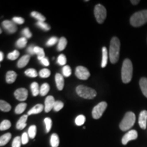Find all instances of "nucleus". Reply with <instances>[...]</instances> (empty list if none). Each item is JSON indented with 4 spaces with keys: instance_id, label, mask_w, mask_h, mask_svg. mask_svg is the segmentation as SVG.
I'll list each match as a JSON object with an SVG mask.
<instances>
[{
    "instance_id": "f257e3e1",
    "label": "nucleus",
    "mask_w": 147,
    "mask_h": 147,
    "mask_svg": "<svg viewBox=\"0 0 147 147\" xmlns=\"http://www.w3.org/2000/svg\"><path fill=\"white\" fill-rule=\"evenodd\" d=\"M121 44L119 39L117 37L112 38L110 44L109 58L112 63H116L119 61Z\"/></svg>"
},
{
    "instance_id": "f03ea898",
    "label": "nucleus",
    "mask_w": 147,
    "mask_h": 147,
    "mask_svg": "<svg viewBox=\"0 0 147 147\" xmlns=\"http://www.w3.org/2000/svg\"><path fill=\"white\" fill-rule=\"evenodd\" d=\"M133 75V65L131 60L126 59L123 63L121 69V78L124 83H129L131 80Z\"/></svg>"
},
{
    "instance_id": "7ed1b4c3",
    "label": "nucleus",
    "mask_w": 147,
    "mask_h": 147,
    "mask_svg": "<svg viewBox=\"0 0 147 147\" xmlns=\"http://www.w3.org/2000/svg\"><path fill=\"white\" fill-rule=\"evenodd\" d=\"M146 23H147V10L136 12L130 18V23L134 27H140Z\"/></svg>"
},
{
    "instance_id": "20e7f679",
    "label": "nucleus",
    "mask_w": 147,
    "mask_h": 147,
    "mask_svg": "<svg viewBox=\"0 0 147 147\" xmlns=\"http://www.w3.org/2000/svg\"><path fill=\"white\" fill-rule=\"evenodd\" d=\"M136 121V115L132 112H127L121 121L119 127L122 131H127L134 126Z\"/></svg>"
},
{
    "instance_id": "39448f33",
    "label": "nucleus",
    "mask_w": 147,
    "mask_h": 147,
    "mask_svg": "<svg viewBox=\"0 0 147 147\" xmlns=\"http://www.w3.org/2000/svg\"><path fill=\"white\" fill-rule=\"evenodd\" d=\"M76 91L80 97L89 100L93 99L97 95V92L95 90L84 85L78 86L76 89Z\"/></svg>"
},
{
    "instance_id": "423d86ee",
    "label": "nucleus",
    "mask_w": 147,
    "mask_h": 147,
    "mask_svg": "<svg viewBox=\"0 0 147 147\" xmlns=\"http://www.w3.org/2000/svg\"><path fill=\"white\" fill-rule=\"evenodd\" d=\"M94 15L97 21L99 23H104L106 18V16H107V12H106L105 7L101 4H97L95 5L94 8Z\"/></svg>"
},
{
    "instance_id": "0eeeda50",
    "label": "nucleus",
    "mask_w": 147,
    "mask_h": 147,
    "mask_svg": "<svg viewBox=\"0 0 147 147\" xmlns=\"http://www.w3.org/2000/svg\"><path fill=\"white\" fill-rule=\"evenodd\" d=\"M107 103L106 102H102L99 103L97 105H96L93 108L92 110V116L93 118L95 119H99L102 117L103 113H104L105 110L107 108Z\"/></svg>"
},
{
    "instance_id": "6e6552de",
    "label": "nucleus",
    "mask_w": 147,
    "mask_h": 147,
    "mask_svg": "<svg viewBox=\"0 0 147 147\" xmlns=\"http://www.w3.org/2000/svg\"><path fill=\"white\" fill-rule=\"evenodd\" d=\"M76 76L80 80H87L90 76V72L89 70L83 66H78L75 71Z\"/></svg>"
},
{
    "instance_id": "1a4fd4ad",
    "label": "nucleus",
    "mask_w": 147,
    "mask_h": 147,
    "mask_svg": "<svg viewBox=\"0 0 147 147\" xmlns=\"http://www.w3.org/2000/svg\"><path fill=\"white\" fill-rule=\"evenodd\" d=\"M138 138V132L136 130H130L127 133L125 134V136L122 138L123 144L126 145L131 140H134Z\"/></svg>"
},
{
    "instance_id": "9d476101",
    "label": "nucleus",
    "mask_w": 147,
    "mask_h": 147,
    "mask_svg": "<svg viewBox=\"0 0 147 147\" xmlns=\"http://www.w3.org/2000/svg\"><path fill=\"white\" fill-rule=\"evenodd\" d=\"M14 96L16 100L19 101H25L28 96V91L25 88H20L16 89L14 92Z\"/></svg>"
},
{
    "instance_id": "9b49d317",
    "label": "nucleus",
    "mask_w": 147,
    "mask_h": 147,
    "mask_svg": "<svg viewBox=\"0 0 147 147\" xmlns=\"http://www.w3.org/2000/svg\"><path fill=\"white\" fill-rule=\"evenodd\" d=\"M2 26L9 34H14L17 30V27L13 21H4L2 22Z\"/></svg>"
},
{
    "instance_id": "f8f14e48",
    "label": "nucleus",
    "mask_w": 147,
    "mask_h": 147,
    "mask_svg": "<svg viewBox=\"0 0 147 147\" xmlns=\"http://www.w3.org/2000/svg\"><path fill=\"white\" fill-rule=\"evenodd\" d=\"M56 101L55 100V98L52 95L48 96L45 100V110L46 113H49L51 110L54 108V105Z\"/></svg>"
},
{
    "instance_id": "ddd939ff",
    "label": "nucleus",
    "mask_w": 147,
    "mask_h": 147,
    "mask_svg": "<svg viewBox=\"0 0 147 147\" xmlns=\"http://www.w3.org/2000/svg\"><path fill=\"white\" fill-rule=\"evenodd\" d=\"M139 125L142 129H145L146 127L147 123V111L146 110H143L140 113L139 115L138 119Z\"/></svg>"
},
{
    "instance_id": "4468645a",
    "label": "nucleus",
    "mask_w": 147,
    "mask_h": 147,
    "mask_svg": "<svg viewBox=\"0 0 147 147\" xmlns=\"http://www.w3.org/2000/svg\"><path fill=\"white\" fill-rule=\"evenodd\" d=\"M55 82H56V85L57 89L59 91L63 90L64 87V79L63 76L60 74H56L55 75Z\"/></svg>"
},
{
    "instance_id": "2eb2a0df",
    "label": "nucleus",
    "mask_w": 147,
    "mask_h": 147,
    "mask_svg": "<svg viewBox=\"0 0 147 147\" xmlns=\"http://www.w3.org/2000/svg\"><path fill=\"white\" fill-rule=\"evenodd\" d=\"M29 60H30V55H25L22 57L17 63L18 68H23L25 66H26L29 63Z\"/></svg>"
},
{
    "instance_id": "dca6fc26",
    "label": "nucleus",
    "mask_w": 147,
    "mask_h": 147,
    "mask_svg": "<svg viewBox=\"0 0 147 147\" xmlns=\"http://www.w3.org/2000/svg\"><path fill=\"white\" fill-rule=\"evenodd\" d=\"M27 117H28V115H23L20 118L19 120L18 121L17 123H16V129H18L22 130L27 125Z\"/></svg>"
},
{
    "instance_id": "f3484780",
    "label": "nucleus",
    "mask_w": 147,
    "mask_h": 147,
    "mask_svg": "<svg viewBox=\"0 0 147 147\" xmlns=\"http://www.w3.org/2000/svg\"><path fill=\"white\" fill-rule=\"evenodd\" d=\"M17 74L14 71H8L6 74V82L8 84H12L15 82Z\"/></svg>"
},
{
    "instance_id": "a211bd4d",
    "label": "nucleus",
    "mask_w": 147,
    "mask_h": 147,
    "mask_svg": "<svg viewBox=\"0 0 147 147\" xmlns=\"http://www.w3.org/2000/svg\"><path fill=\"white\" fill-rule=\"evenodd\" d=\"M44 110V106L42 104H37L34 106L32 109L29 110L27 113V115H35V114H39L41 113L42 110Z\"/></svg>"
},
{
    "instance_id": "6ab92c4d",
    "label": "nucleus",
    "mask_w": 147,
    "mask_h": 147,
    "mask_svg": "<svg viewBox=\"0 0 147 147\" xmlns=\"http://www.w3.org/2000/svg\"><path fill=\"white\" fill-rule=\"evenodd\" d=\"M140 86L141 90L143 95L145 97H147V78H142L140 80Z\"/></svg>"
},
{
    "instance_id": "aec40b11",
    "label": "nucleus",
    "mask_w": 147,
    "mask_h": 147,
    "mask_svg": "<svg viewBox=\"0 0 147 147\" xmlns=\"http://www.w3.org/2000/svg\"><path fill=\"white\" fill-rule=\"evenodd\" d=\"M108 51L106 47L102 48V67H105L108 63Z\"/></svg>"
},
{
    "instance_id": "412c9836",
    "label": "nucleus",
    "mask_w": 147,
    "mask_h": 147,
    "mask_svg": "<svg viewBox=\"0 0 147 147\" xmlns=\"http://www.w3.org/2000/svg\"><path fill=\"white\" fill-rule=\"evenodd\" d=\"M11 137H12V135H11L10 133L5 134L3 136H1L0 137V146H3L6 144L10 141Z\"/></svg>"
},
{
    "instance_id": "4be33fe9",
    "label": "nucleus",
    "mask_w": 147,
    "mask_h": 147,
    "mask_svg": "<svg viewBox=\"0 0 147 147\" xmlns=\"http://www.w3.org/2000/svg\"><path fill=\"white\" fill-rule=\"evenodd\" d=\"M67 40L64 37H61L58 42L57 45V50L59 51H62L65 49L66 46H67Z\"/></svg>"
},
{
    "instance_id": "5701e85b",
    "label": "nucleus",
    "mask_w": 147,
    "mask_h": 147,
    "mask_svg": "<svg viewBox=\"0 0 147 147\" xmlns=\"http://www.w3.org/2000/svg\"><path fill=\"white\" fill-rule=\"evenodd\" d=\"M59 144V139L57 134H53L51 136V145L52 147H58Z\"/></svg>"
},
{
    "instance_id": "b1692460",
    "label": "nucleus",
    "mask_w": 147,
    "mask_h": 147,
    "mask_svg": "<svg viewBox=\"0 0 147 147\" xmlns=\"http://www.w3.org/2000/svg\"><path fill=\"white\" fill-rule=\"evenodd\" d=\"M34 51L35 54L38 55V59L40 61H41L42 59L45 57V51H44V49H42V48H40L39 47H35Z\"/></svg>"
},
{
    "instance_id": "393cba45",
    "label": "nucleus",
    "mask_w": 147,
    "mask_h": 147,
    "mask_svg": "<svg viewBox=\"0 0 147 147\" xmlns=\"http://www.w3.org/2000/svg\"><path fill=\"white\" fill-rule=\"evenodd\" d=\"M31 89H32L33 96L36 97L38 94H40V88L39 87V85H38V82H33V83L31 84Z\"/></svg>"
},
{
    "instance_id": "a878e982",
    "label": "nucleus",
    "mask_w": 147,
    "mask_h": 147,
    "mask_svg": "<svg viewBox=\"0 0 147 147\" xmlns=\"http://www.w3.org/2000/svg\"><path fill=\"white\" fill-rule=\"evenodd\" d=\"M11 106L4 100L0 101V110L3 112H9L11 110Z\"/></svg>"
},
{
    "instance_id": "bb28decb",
    "label": "nucleus",
    "mask_w": 147,
    "mask_h": 147,
    "mask_svg": "<svg viewBox=\"0 0 147 147\" xmlns=\"http://www.w3.org/2000/svg\"><path fill=\"white\" fill-rule=\"evenodd\" d=\"M49 90H50V86L48 83H44L40 87V94L42 96H45L49 93Z\"/></svg>"
},
{
    "instance_id": "cd10ccee",
    "label": "nucleus",
    "mask_w": 147,
    "mask_h": 147,
    "mask_svg": "<svg viewBox=\"0 0 147 147\" xmlns=\"http://www.w3.org/2000/svg\"><path fill=\"white\" fill-rule=\"evenodd\" d=\"M27 38H25V37H22V38H19V39L17 40V42H16V46L18 48H19V49H23V48L27 45Z\"/></svg>"
},
{
    "instance_id": "c85d7f7f",
    "label": "nucleus",
    "mask_w": 147,
    "mask_h": 147,
    "mask_svg": "<svg viewBox=\"0 0 147 147\" xmlns=\"http://www.w3.org/2000/svg\"><path fill=\"white\" fill-rule=\"evenodd\" d=\"M27 108V104L26 103H21V104H18L15 108V113L17 115L23 113L25 110Z\"/></svg>"
},
{
    "instance_id": "c756f323",
    "label": "nucleus",
    "mask_w": 147,
    "mask_h": 147,
    "mask_svg": "<svg viewBox=\"0 0 147 147\" xmlns=\"http://www.w3.org/2000/svg\"><path fill=\"white\" fill-rule=\"evenodd\" d=\"M31 15H32V17L36 18V19H37L40 22H45L46 20V18L45 16H43L42 14L39 13V12H36V11L32 12V13H31Z\"/></svg>"
},
{
    "instance_id": "7c9ffc66",
    "label": "nucleus",
    "mask_w": 147,
    "mask_h": 147,
    "mask_svg": "<svg viewBox=\"0 0 147 147\" xmlns=\"http://www.w3.org/2000/svg\"><path fill=\"white\" fill-rule=\"evenodd\" d=\"M11 127V123L8 120H3L0 124V130L1 131H4L9 129Z\"/></svg>"
},
{
    "instance_id": "2f4dec72",
    "label": "nucleus",
    "mask_w": 147,
    "mask_h": 147,
    "mask_svg": "<svg viewBox=\"0 0 147 147\" xmlns=\"http://www.w3.org/2000/svg\"><path fill=\"white\" fill-rule=\"evenodd\" d=\"M36 131H37V128L36 125H33L29 127L28 129V135L30 137V138L32 139L34 138L36 135Z\"/></svg>"
},
{
    "instance_id": "473e14b6",
    "label": "nucleus",
    "mask_w": 147,
    "mask_h": 147,
    "mask_svg": "<svg viewBox=\"0 0 147 147\" xmlns=\"http://www.w3.org/2000/svg\"><path fill=\"white\" fill-rule=\"evenodd\" d=\"M86 121V118L84 115H78V117H76V119H75V123H76V125L80 126L82 125Z\"/></svg>"
},
{
    "instance_id": "72a5a7b5",
    "label": "nucleus",
    "mask_w": 147,
    "mask_h": 147,
    "mask_svg": "<svg viewBox=\"0 0 147 147\" xmlns=\"http://www.w3.org/2000/svg\"><path fill=\"white\" fill-rule=\"evenodd\" d=\"M25 74L27 76L32 77V78H36V77L38 76V74L37 73V71L34 68L27 69V70L25 71Z\"/></svg>"
},
{
    "instance_id": "f704fd0d",
    "label": "nucleus",
    "mask_w": 147,
    "mask_h": 147,
    "mask_svg": "<svg viewBox=\"0 0 147 147\" xmlns=\"http://www.w3.org/2000/svg\"><path fill=\"white\" fill-rule=\"evenodd\" d=\"M36 25L39 27L40 29H43L44 31H49L51 29V26L49 24L46 23L45 22H40L38 21L36 23Z\"/></svg>"
},
{
    "instance_id": "c9c22d12",
    "label": "nucleus",
    "mask_w": 147,
    "mask_h": 147,
    "mask_svg": "<svg viewBox=\"0 0 147 147\" xmlns=\"http://www.w3.org/2000/svg\"><path fill=\"white\" fill-rule=\"evenodd\" d=\"M19 55H20L19 52H18V51L15 50V51H12V52L9 53V54L8 55V59L10 60L14 61V60L16 59L19 57Z\"/></svg>"
},
{
    "instance_id": "e433bc0d",
    "label": "nucleus",
    "mask_w": 147,
    "mask_h": 147,
    "mask_svg": "<svg viewBox=\"0 0 147 147\" xmlns=\"http://www.w3.org/2000/svg\"><path fill=\"white\" fill-rule=\"evenodd\" d=\"M39 75L40 77H42V78H48V77L50 76L51 75V71L49 70V69L47 68H45V69H42L39 72Z\"/></svg>"
},
{
    "instance_id": "4c0bfd02",
    "label": "nucleus",
    "mask_w": 147,
    "mask_h": 147,
    "mask_svg": "<svg viewBox=\"0 0 147 147\" xmlns=\"http://www.w3.org/2000/svg\"><path fill=\"white\" fill-rule=\"evenodd\" d=\"M62 71H63V75L65 77H68L71 74V67L69 65L63 66V69H62Z\"/></svg>"
},
{
    "instance_id": "58836bf2",
    "label": "nucleus",
    "mask_w": 147,
    "mask_h": 147,
    "mask_svg": "<svg viewBox=\"0 0 147 147\" xmlns=\"http://www.w3.org/2000/svg\"><path fill=\"white\" fill-rule=\"evenodd\" d=\"M66 62H67V59H66L65 55L63 54H61L57 58V63L60 65L65 66Z\"/></svg>"
},
{
    "instance_id": "ea45409f",
    "label": "nucleus",
    "mask_w": 147,
    "mask_h": 147,
    "mask_svg": "<svg viewBox=\"0 0 147 147\" xmlns=\"http://www.w3.org/2000/svg\"><path fill=\"white\" fill-rule=\"evenodd\" d=\"M44 121H45L46 126V131H47V132H49L51 129V127H52V120L49 117H47V118L45 119Z\"/></svg>"
},
{
    "instance_id": "a19ab883",
    "label": "nucleus",
    "mask_w": 147,
    "mask_h": 147,
    "mask_svg": "<svg viewBox=\"0 0 147 147\" xmlns=\"http://www.w3.org/2000/svg\"><path fill=\"white\" fill-rule=\"evenodd\" d=\"M63 106L64 104L61 102V101H56L54 105V108H53V110H54L55 112H58L63 108Z\"/></svg>"
},
{
    "instance_id": "79ce46f5",
    "label": "nucleus",
    "mask_w": 147,
    "mask_h": 147,
    "mask_svg": "<svg viewBox=\"0 0 147 147\" xmlns=\"http://www.w3.org/2000/svg\"><path fill=\"white\" fill-rule=\"evenodd\" d=\"M22 144L21 142V138L19 136L16 137L12 141V147H21V145Z\"/></svg>"
},
{
    "instance_id": "37998d69",
    "label": "nucleus",
    "mask_w": 147,
    "mask_h": 147,
    "mask_svg": "<svg viewBox=\"0 0 147 147\" xmlns=\"http://www.w3.org/2000/svg\"><path fill=\"white\" fill-rule=\"evenodd\" d=\"M57 42H59V40L57 37H52L47 41V47H52V46L55 45Z\"/></svg>"
},
{
    "instance_id": "c03bdc74",
    "label": "nucleus",
    "mask_w": 147,
    "mask_h": 147,
    "mask_svg": "<svg viewBox=\"0 0 147 147\" xmlns=\"http://www.w3.org/2000/svg\"><path fill=\"white\" fill-rule=\"evenodd\" d=\"M22 34H23V37H25V38H26L27 39V38H31L32 36V34L31 33L30 30H29V28H25L23 30V32H22Z\"/></svg>"
},
{
    "instance_id": "a18cd8bd",
    "label": "nucleus",
    "mask_w": 147,
    "mask_h": 147,
    "mask_svg": "<svg viewBox=\"0 0 147 147\" xmlns=\"http://www.w3.org/2000/svg\"><path fill=\"white\" fill-rule=\"evenodd\" d=\"M29 136L28 135V133H26V132L23 133V135H22V136H21L22 144H27V142H29Z\"/></svg>"
},
{
    "instance_id": "49530a36",
    "label": "nucleus",
    "mask_w": 147,
    "mask_h": 147,
    "mask_svg": "<svg viewBox=\"0 0 147 147\" xmlns=\"http://www.w3.org/2000/svg\"><path fill=\"white\" fill-rule=\"evenodd\" d=\"M12 21H13L14 23L18 24V25H21V24H23L25 23V20H24V18H23L22 17H18V16L13 17V18H12Z\"/></svg>"
},
{
    "instance_id": "de8ad7c7",
    "label": "nucleus",
    "mask_w": 147,
    "mask_h": 147,
    "mask_svg": "<svg viewBox=\"0 0 147 147\" xmlns=\"http://www.w3.org/2000/svg\"><path fill=\"white\" fill-rule=\"evenodd\" d=\"M34 49H35V46L34 45L29 46L28 49H27V52H28L30 55H34L35 54Z\"/></svg>"
},
{
    "instance_id": "09e8293b",
    "label": "nucleus",
    "mask_w": 147,
    "mask_h": 147,
    "mask_svg": "<svg viewBox=\"0 0 147 147\" xmlns=\"http://www.w3.org/2000/svg\"><path fill=\"white\" fill-rule=\"evenodd\" d=\"M40 62H41L42 65H45V66H49V64H50V63H49V59H48L47 57H45V58L42 59L40 61Z\"/></svg>"
},
{
    "instance_id": "8fccbe9b",
    "label": "nucleus",
    "mask_w": 147,
    "mask_h": 147,
    "mask_svg": "<svg viewBox=\"0 0 147 147\" xmlns=\"http://www.w3.org/2000/svg\"><path fill=\"white\" fill-rule=\"evenodd\" d=\"M131 2L132 3V4L136 5V4H138V3L140 2V1H139V0H136V1H134V0H131Z\"/></svg>"
},
{
    "instance_id": "3c124183",
    "label": "nucleus",
    "mask_w": 147,
    "mask_h": 147,
    "mask_svg": "<svg viewBox=\"0 0 147 147\" xmlns=\"http://www.w3.org/2000/svg\"><path fill=\"white\" fill-rule=\"evenodd\" d=\"M3 59V54L2 52H0V61H2Z\"/></svg>"
}]
</instances>
